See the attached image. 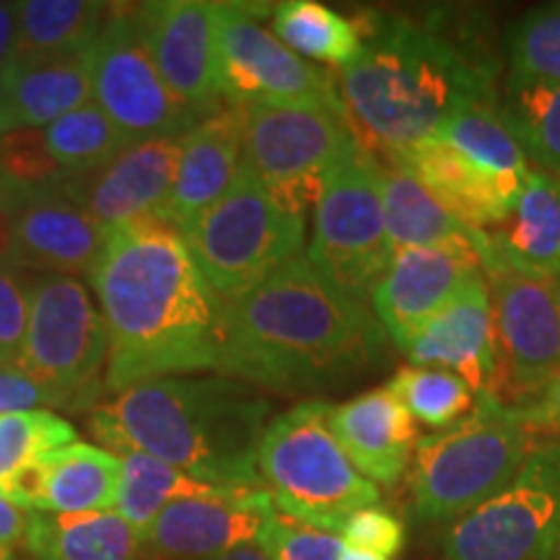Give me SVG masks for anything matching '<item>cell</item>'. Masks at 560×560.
I'll return each mask as SVG.
<instances>
[{
	"instance_id": "1",
	"label": "cell",
	"mask_w": 560,
	"mask_h": 560,
	"mask_svg": "<svg viewBox=\"0 0 560 560\" xmlns=\"http://www.w3.org/2000/svg\"><path fill=\"white\" fill-rule=\"evenodd\" d=\"M89 283L107 330V392L221 366L223 301L166 221L109 229Z\"/></svg>"
},
{
	"instance_id": "2",
	"label": "cell",
	"mask_w": 560,
	"mask_h": 560,
	"mask_svg": "<svg viewBox=\"0 0 560 560\" xmlns=\"http://www.w3.org/2000/svg\"><path fill=\"white\" fill-rule=\"evenodd\" d=\"M384 338L369 304L296 255L244 296L223 301L219 371L280 395L335 389L380 366Z\"/></svg>"
},
{
	"instance_id": "3",
	"label": "cell",
	"mask_w": 560,
	"mask_h": 560,
	"mask_svg": "<svg viewBox=\"0 0 560 560\" xmlns=\"http://www.w3.org/2000/svg\"><path fill=\"white\" fill-rule=\"evenodd\" d=\"M272 402L234 376H166L120 392L89 418V431L115 452L151 454L223 493L265 490L257 444Z\"/></svg>"
},
{
	"instance_id": "4",
	"label": "cell",
	"mask_w": 560,
	"mask_h": 560,
	"mask_svg": "<svg viewBox=\"0 0 560 560\" xmlns=\"http://www.w3.org/2000/svg\"><path fill=\"white\" fill-rule=\"evenodd\" d=\"M361 52L340 70V102L361 149L397 153L436 138L472 104L495 102L493 70L436 30L361 13Z\"/></svg>"
},
{
	"instance_id": "5",
	"label": "cell",
	"mask_w": 560,
	"mask_h": 560,
	"mask_svg": "<svg viewBox=\"0 0 560 560\" xmlns=\"http://www.w3.org/2000/svg\"><path fill=\"white\" fill-rule=\"evenodd\" d=\"M257 472L272 506L332 535L350 514L380 503V488L355 470L335 439L325 400L293 405L265 425Z\"/></svg>"
},
{
	"instance_id": "6",
	"label": "cell",
	"mask_w": 560,
	"mask_h": 560,
	"mask_svg": "<svg viewBox=\"0 0 560 560\" xmlns=\"http://www.w3.org/2000/svg\"><path fill=\"white\" fill-rule=\"evenodd\" d=\"M532 444L535 439L514 410L493 395H478L470 416L418 439L410 467L412 509L423 522L462 520L520 475Z\"/></svg>"
},
{
	"instance_id": "7",
	"label": "cell",
	"mask_w": 560,
	"mask_h": 560,
	"mask_svg": "<svg viewBox=\"0 0 560 560\" xmlns=\"http://www.w3.org/2000/svg\"><path fill=\"white\" fill-rule=\"evenodd\" d=\"M182 236L215 296L234 301L299 255L306 219L280 206L242 166L229 192Z\"/></svg>"
},
{
	"instance_id": "8",
	"label": "cell",
	"mask_w": 560,
	"mask_h": 560,
	"mask_svg": "<svg viewBox=\"0 0 560 560\" xmlns=\"http://www.w3.org/2000/svg\"><path fill=\"white\" fill-rule=\"evenodd\" d=\"M107 330L75 278L30 280V327L16 366L45 389L47 405L86 410L104 392Z\"/></svg>"
},
{
	"instance_id": "9",
	"label": "cell",
	"mask_w": 560,
	"mask_h": 560,
	"mask_svg": "<svg viewBox=\"0 0 560 560\" xmlns=\"http://www.w3.org/2000/svg\"><path fill=\"white\" fill-rule=\"evenodd\" d=\"M359 145L346 109L325 104H247L242 166L296 215L317 206L325 177Z\"/></svg>"
},
{
	"instance_id": "10",
	"label": "cell",
	"mask_w": 560,
	"mask_h": 560,
	"mask_svg": "<svg viewBox=\"0 0 560 560\" xmlns=\"http://www.w3.org/2000/svg\"><path fill=\"white\" fill-rule=\"evenodd\" d=\"M392 255L384 229L380 159L355 145L325 177L314 206L306 260L346 296L371 304V291Z\"/></svg>"
},
{
	"instance_id": "11",
	"label": "cell",
	"mask_w": 560,
	"mask_h": 560,
	"mask_svg": "<svg viewBox=\"0 0 560 560\" xmlns=\"http://www.w3.org/2000/svg\"><path fill=\"white\" fill-rule=\"evenodd\" d=\"M558 550L560 441H535L520 475L441 537L444 560H552Z\"/></svg>"
},
{
	"instance_id": "12",
	"label": "cell",
	"mask_w": 560,
	"mask_h": 560,
	"mask_svg": "<svg viewBox=\"0 0 560 560\" xmlns=\"http://www.w3.org/2000/svg\"><path fill=\"white\" fill-rule=\"evenodd\" d=\"M495 330V389L506 408H522L560 374V278L509 265L482 268Z\"/></svg>"
},
{
	"instance_id": "13",
	"label": "cell",
	"mask_w": 560,
	"mask_h": 560,
	"mask_svg": "<svg viewBox=\"0 0 560 560\" xmlns=\"http://www.w3.org/2000/svg\"><path fill=\"white\" fill-rule=\"evenodd\" d=\"M91 94L132 143L185 138L200 122L153 66L136 5H109L107 21L91 47Z\"/></svg>"
},
{
	"instance_id": "14",
	"label": "cell",
	"mask_w": 560,
	"mask_h": 560,
	"mask_svg": "<svg viewBox=\"0 0 560 560\" xmlns=\"http://www.w3.org/2000/svg\"><path fill=\"white\" fill-rule=\"evenodd\" d=\"M257 5L219 3L221 89L229 104H325L342 109L327 70L299 58L265 30Z\"/></svg>"
},
{
	"instance_id": "15",
	"label": "cell",
	"mask_w": 560,
	"mask_h": 560,
	"mask_svg": "<svg viewBox=\"0 0 560 560\" xmlns=\"http://www.w3.org/2000/svg\"><path fill=\"white\" fill-rule=\"evenodd\" d=\"M136 19L166 86L200 120L226 107L219 66V3H138Z\"/></svg>"
},
{
	"instance_id": "16",
	"label": "cell",
	"mask_w": 560,
	"mask_h": 560,
	"mask_svg": "<svg viewBox=\"0 0 560 560\" xmlns=\"http://www.w3.org/2000/svg\"><path fill=\"white\" fill-rule=\"evenodd\" d=\"M480 276L486 272L478 244L472 242L397 249L371 291V310L384 335L405 350L470 280Z\"/></svg>"
},
{
	"instance_id": "17",
	"label": "cell",
	"mask_w": 560,
	"mask_h": 560,
	"mask_svg": "<svg viewBox=\"0 0 560 560\" xmlns=\"http://www.w3.org/2000/svg\"><path fill=\"white\" fill-rule=\"evenodd\" d=\"M270 503L268 490L172 501L140 532V545L156 560L219 558L242 545L257 542Z\"/></svg>"
},
{
	"instance_id": "18",
	"label": "cell",
	"mask_w": 560,
	"mask_h": 560,
	"mask_svg": "<svg viewBox=\"0 0 560 560\" xmlns=\"http://www.w3.org/2000/svg\"><path fill=\"white\" fill-rule=\"evenodd\" d=\"M182 153V138L132 143L115 161L91 174L70 177L62 195L79 202L104 229L156 213L170 198Z\"/></svg>"
},
{
	"instance_id": "19",
	"label": "cell",
	"mask_w": 560,
	"mask_h": 560,
	"mask_svg": "<svg viewBox=\"0 0 560 560\" xmlns=\"http://www.w3.org/2000/svg\"><path fill=\"white\" fill-rule=\"evenodd\" d=\"M107 234L62 190L32 195L11 213V265L34 276H89Z\"/></svg>"
},
{
	"instance_id": "20",
	"label": "cell",
	"mask_w": 560,
	"mask_h": 560,
	"mask_svg": "<svg viewBox=\"0 0 560 560\" xmlns=\"http://www.w3.org/2000/svg\"><path fill=\"white\" fill-rule=\"evenodd\" d=\"M402 353L412 366L450 371L475 395H493L495 330L486 276L470 280Z\"/></svg>"
},
{
	"instance_id": "21",
	"label": "cell",
	"mask_w": 560,
	"mask_h": 560,
	"mask_svg": "<svg viewBox=\"0 0 560 560\" xmlns=\"http://www.w3.org/2000/svg\"><path fill=\"white\" fill-rule=\"evenodd\" d=\"M244 107L226 104L182 138V153L170 198L164 200L156 219L185 231L206 210L219 202L242 172Z\"/></svg>"
},
{
	"instance_id": "22",
	"label": "cell",
	"mask_w": 560,
	"mask_h": 560,
	"mask_svg": "<svg viewBox=\"0 0 560 560\" xmlns=\"http://www.w3.org/2000/svg\"><path fill=\"white\" fill-rule=\"evenodd\" d=\"M122 459L91 444L62 446L0 490L30 514H96L115 506Z\"/></svg>"
},
{
	"instance_id": "23",
	"label": "cell",
	"mask_w": 560,
	"mask_h": 560,
	"mask_svg": "<svg viewBox=\"0 0 560 560\" xmlns=\"http://www.w3.org/2000/svg\"><path fill=\"white\" fill-rule=\"evenodd\" d=\"M389 164L412 174L446 213L472 231L501 226L520 198V192L480 170L439 136L397 153Z\"/></svg>"
},
{
	"instance_id": "24",
	"label": "cell",
	"mask_w": 560,
	"mask_h": 560,
	"mask_svg": "<svg viewBox=\"0 0 560 560\" xmlns=\"http://www.w3.org/2000/svg\"><path fill=\"white\" fill-rule=\"evenodd\" d=\"M330 429L355 470L374 486H395L418 444L416 420L387 387L330 408Z\"/></svg>"
},
{
	"instance_id": "25",
	"label": "cell",
	"mask_w": 560,
	"mask_h": 560,
	"mask_svg": "<svg viewBox=\"0 0 560 560\" xmlns=\"http://www.w3.org/2000/svg\"><path fill=\"white\" fill-rule=\"evenodd\" d=\"M482 268L490 262L560 278V177L529 166L514 208L501 226L486 231Z\"/></svg>"
},
{
	"instance_id": "26",
	"label": "cell",
	"mask_w": 560,
	"mask_h": 560,
	"mask_svg": "<svg viewBox=\"0 0 560 560\" xmlns=\"http://www.w3.org/2000/svg\"><path fill=\"white\" fill-rule=\"evenodd\" d=\"M91 96V50L13 58L0 73V107L16 128H37L83 107Z\"/></svg>"
},
{
	"instance_id": "27",
	"label": "cell",
	"mask_w": 560,
	"mask_h": 560,
	"mask_svg": "<svg viewBox=\"0 0 560 560\" xmlns=\"http://www.w3.org/2000/svg\"><path fill=\"white\" fill-rule=\"evenodd\" d=\"M26 548L37 560H140V532L120 514H32Z\"/></svg>"
},
{
	"instance_id": "28",
	"label": "cell",
	"mask_w": 560,
	"mask_h": 560,
	"mask_svg": "<svg viewBox=\"0 0 560 560\" xmlns=\"http://www.w3.org/2000/svg\"><path fill=\"white\" fill-rule=\"evenodd\" d=\"M384 229L392 252L433 247L446 242H472L482 249L486 231H472L446 213L420 182L389 161H380Z\"/></svg>"
},
{
	"instance_id": "29",
	"label": "cell",
	"mask_w": 560,
	"mask_h": 560,
	"mask_svg": "<svg viewBox=\"0 0 560 560\" xmlns=\"http://www.w3.org/2000/svg\"><path fill=\"white\" fill-rule=\"evenodd\" d=\"M109 5L96 0H26L16 3V58H50L94 47Z\"/></svg>"
},
{
	"instance_id": "30",
	"label": "cell",
	"mask_w": 560,
	"mask_h": 560,
	"mask_svg": "<svg viewBox=\"0 0 560 560\" xmlns=\"http://www.w3.org/2000/svg\"><path fill=\"white\" fill-rule=\"evenodd\" d=\"M439 138H444L452 149L475 161L480 170L493 174L511 190L522 192L524 179L529 174V156L524 153L520 138L514 136L506 115L495 102L472 104V107L462 109L457 117L446 122Z\"/></svg>"
},
{
	"instance_id": "31",
	"label": "cell",
	"mask_w": 560,
	"mask_h": 560,
	"mask_svg": "<svg viewBox=\"0 0 560 560\" xmlns=\"http://www.w3.org/2000/svg\"><path fill=\"white\" fill-rule=\"evenodd\" d=\"M272 34L299 58L340 68L359 58L363 45L355 19L342 16L317 0L278 3L272 11Z\"/></svg>"
},
{
	"instance_id": "32",
	"label": "cell",
	"mask_w": 560,
	"mask_h": 560,
	"mask_svg": "<svg viewBox=\"0 0 560 560\" xmlns=\"http://www.w3.org/2000/svg\"><path fill=\"white\" fill-rule=\"evenodd\" d=\"M257 493V490H255ZM198 495H240L223 493L192 475L166 465L151 454L122 452V478L117 490L115 509L125 522H130L138 532H143L156 516L179 499H198Z\"/></svg>"
},
{
	"instance_id": "33",
	"label": "cell",
	"mask_w": 560,
	"mask_h": 560,
	"mask_svg": "<svg viewBox=\"0 0 560 560\" xmlns=\"http://www.w3.org/2000/svg\"><path fill=\"white\" fill-rule=\"evenodd\" d=\"M47 149L68 174H91L115 161L132 140L104 115L96 102L68 112L45 128Z\"/></svg>"
},
{
	"instance_id": "34",
	"label": "cell",
	"mask_w": 560,
	"mask_h": 560,
	"mask_svg": "<svg viewBox=\"0 0 560 560\" xmlns=\"http://www.w3.org/2000/svg\"><path fill=\"white\" fill-rule=\"evenodd\" d=\"M506 120L537 166L560 177V83L506 81Z\"/></svg>"
},
{
	"instance_id": "35",
	"label": "cell",
	"mask_w": 560,
	"mask_h": 560,
	"mask_svg": "<svg viewBox=\"0 0 560 560\" xmlns=\"http://www.w3.org/2000/svg\"><path fill=\"white\" fill-rule=\"evenodd\" d=\"M387 389L412 420L433 431L450 429L475 410L478 395L459 376L441 369L405 366L387 382Z\"/></svg>"
},
{
	"instance_id": "36",
	"label": "cell",
	"mask_w": 560,
	"mask_h": 560,
	"mask_svg": "<svg viewBox=\"0 0 560 560\" xmlns=\"http://www.w3.org/2000/svg\"><path fill=\"white\" fill-rule=\"evenodd\" d=\"M75 444V429L50 410L0 416V490L47 454Z\"/></svg>"
},
{
	"instance_id": "37",
	"label": "cell",
	"mask_w": 560,
	"mask_h": 560,
	"mask_svg": "<svg viewBox=\"0 0 560 560\" xmlns=\"http://www.w3.org/2000/svg\"><path fill=\"white\" fill-rule=\"evenodd\" d=\"M70 177L47 149L45 130L16 128L0 136V182L16 200L58 192Z\"/></svg>"
},
{
	"instance_id": "38",
	"label": "cell",
	"mask_w": 560,
	"mask_h": 560,
	"mask_svg": "<svg viewBox=\"0 0 560 560\" xmlns=\"http://www.w3.org/2000/svg\"><path fill=\"white\" fill-rule=\"evenodd\" d=\"M511 79L560 83V3L540 5L511 26Z\"/></svg>"
},
{
	"instance_id": "39",
	"label": "cell",
	"mask_w": 560,
	"mask_h": 560,
	"mask_svg": "<svg viewBox=\"0 0 560 560\" xmlns=\"http://www.w3.org/2000/svg\"><path fill=\"white\" fill-rule=\"evenodd\" d=\"M257 545L268 560H340L342 550H346L340 535L301 524L272 503L265 511Z\"/></svg>"
},
{
	"instance_id": "40",
	"label": "cell",
	"mask_w": 560,
	"mask_h": 560,
	"mask_svg": "<svg viewBox=\"0 0 560 560\" xmlns=\"http://www.w3.org/2000/svg\"><path fill=\"white\" fill-rule=\"evenodd\" d=\"M340 540L350 550L395 558L405 548V524L382 506H366L350 514L340 527Z\"/></svg>"
},
{
	"instance_id": "41",
	"label": "cell",
	"mask_w": 560,
	"mask_h": 560,
	"mask_svg": "<svg viewBox=\"0 0 560 560\" xmlns=\"http://www.w3.org/2000/svg\"><path fill=\"white\" fill-rule=\"evenodd\" d=\"M30 327V280L0 262V363H19Z\"/></svg>"
},
{
	"instance_id": "42",
	"label": "cell",
	"mask_w": 560,
	"mask_h": 560,
	"mask_svg": "<svg viewBox=\"0 0 560 560\" xmlns=\"http://www.w3.org/2000/svg\"><path fill=\"white\" fill-rule=\"evenodd\" d=\"M514 416L532 439L560 441V374L545 384L527 405L514 408Z\"/></svg>"
},
{
	"instance_id": "43",
	"label": "cell",
	"mask_w": 560,
	"mask_h": 560,
	"mask_svg": "<svg viewBox=\"0 0 560 560\" xmlns=\"http://www.w3.org/2000/svg\"><path fill=\"white\" fill-rule=\"evenodd\" d=\"M34 405H47L45 389L26 376L16 363H0V416L26 412Z\"/></svg>"
},
{
	"instance_id": "44",
	"label": "cell",
	"mask_w": 560,
	"mask_h": 560,
	"mask_svg": "<svg viewBox=\"0 0 560 560\" xmlns=\"http://www.w3.org/2000/svg\"><path fill=\"white\" fill-rule=\"evenodd\" d=\"M30 511L13 506L9 499L0 495V548L13 550L19 542L26 540V532H30Z\"/></svg>"
},
{
	"instance_id": "45",
	"label": "cell",
	"mask_w": 560,
	"mask_h": 560,
	"mask_svg": "<svg viewBox=\"0 0 560 560\" xmlns=\"http://www.w3.org/2000/svg\"><path fill=\"white\" fill-rule=\"evenodd\" d=\"M19 42V16L16 3H0V73L16 58Z\"/></svg>"
},
{
	"instance_id": "46",
	"label": "cell",
	"mask_w": 560,
	"mask_h": 560,
	"mask_svg": "<svg viewBox=\"0 0 560 560\" xmlns=\"http://www.w3.org/2000/svg\"><path fill=\"white\" fill-rule=\"evenodd\" d=\"M11 213L13 208L0 210V262H11Z\"/></svg>"
},
{
	"instance_id": "47",
	"label": "cell",
	"mask_w": 560,
	"mask_h": 560,
	"mask_svg": "<svg viewBox=\"0 0 560 560\" xmlns=\"http://www.w3.org/2000/svg\"><path fill=\"white\" fill-rule=\"evenodd\" d=\"M210 560H268V556L260 550V545L252 542V545H242V548H234V550L223 552V556L210 558Z\"/></svg>"
},
{
	"instance_id": "48",
	"label": "cell",
	"mask_w": 560,
	"mask_h": 560,
	"mask_svg": "<svg viewBox=\"0 0 560 560\" xmlns=\"http://www.w3.org/2000/svg\"><path fill=\"white\" fill-rule=\"evenodd\" d=\"M340 560H384V558L371 556V552H361V550H350V548H346V550H342Z\"/></svg>"
},
{
	"instance_id": "49",
	"label": "cell",
	"mask_w": 560,
	"mask_h": 560,
	"mask_svg": "<svg viewBox=\"0 0 560 560\" xmlns=\"http://www.w3.org/2000/svg\"><path fill=\"white\" fill-rule=\"evenodd\" d=\"M16 198H13V192L9 190V187L3 185V182H0V210H5V208H16Z\"/></svg>"
},
{
	"instance_id": "50",
	"label": "cell",
	"mask_w": 560,
	"mask_h": 560,
	"mask_svg": "<svg viewBox=\"0 0 560 560\" xmlns=\"http://www.w3.org/2000/svg\"><path fill=\"white\" fill-rule=\"evenodd\" d=\"M9 130H13V125L9 122V117H5L3 112H0V136H3V132H9Z\"/></svg>"
},
{
	"instance_id": "51",
	"label": "cell",
	"mask_w": 560,
	"mask_h": 560,
	"mask_svg": "<svg viewBox=\"0 0 560 560\" xmlns=\"http://www.w3.org/2000/svg\"><path fill=\"white\" fill-rule=\"evenodd\" d=\"M0 560H13V550L0 548Z\"/></svg>"
},
{
	"instance_id": "52",
	"label": "cell",
	"mask_w": 560,
	"mask_h": 560,
	"mask_svg": "<svg viewBox=\"0 0 560 560\" xmlns=\"http://www.w3.org/2000/svg\"><path fill=\"white\" fill-rule=\"evenodd\" d=\"M552 560H560V550H558V556H556V558H552Z\"/></svg>"
},
{
	"instance_id": "53",
	"label": "cell",
	"mask_w": 560,
	"mask_h": 560,
	"mask_svg": "<svg viewBox=\"0 0 560 560\" xmlns=\"http://www.w3.org/2000/svg\"><path fill=\"white\" fill-rule=\"evenodd\" d=\"M0 112H3V107H0ZM3 115H5V112H3Z\"/></svg>"
}]
</instances>
